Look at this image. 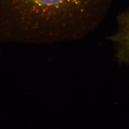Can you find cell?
Returning <instances> with one entry per match:
<instances>
[{
	"mask_svg": "<svg viewBox=\"0 0 129 129\" xmlns=\"http://www.w3.org/2000/svg\"><path fill=\"white\" fill-rule=\"evenodd\" d=\"M119 31L115 38L122 46L123 52L129 60V11L119 17Z\"/></svg>",
	"mask_w": 129,
	"mask_h": 129,
	"instance_id": "2",
	"label": "cell"
},
{
	"mask_svg": "<svg viewBox=\"0 0 129 129\" xmlns=\"http://www.w3.org/2000/svg\"><path fill=\"white\" fill-rule=\"evenodd\" d=\"M111 0H0V25L31 35H58L98 26Z\"/></svg>",
	"mask_w": 129,
	"mask_h": 129,
	"instance_id": "1",
	"label": "cell"
}]
</instances>
